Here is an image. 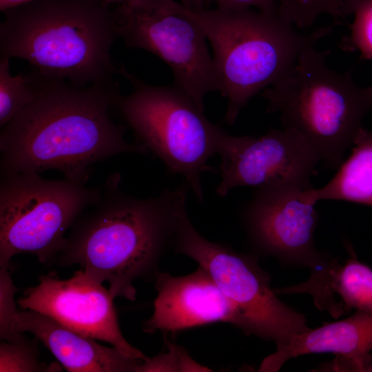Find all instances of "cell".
<instances>
[{
  "label": "cell",
  "instance_id": "5b68a950",
  "mask_svg": "<svg viewBox=\"0 0 372 372\" xmlns=\"http://www.w3.org/2000/svg\"><path fill=\"white\" fill-rule=\"evenodd\" d=\"M305 46L293 66L260 92L267 111L278 113L283 127L300 134L330 167H340L364 115L372 109V87L357 85L351 71L326 63L329 51Z\"/></svg>",
  "mask_w": 372,
  "mask_h": 372
},
{
  "label": "cell",
  "instance_id": "ba28073f",
  "mask_svg": "<svg viewBox=\"0 0 372 372\" xmlns=\"http://www.w3.org/2000/svg\"><path fill=\"white\" fill-rule=\"evenodd\" d=\"M172 247L209 273L240 311L247 334L273 341L280 349L310 329L302 313L277 298L270 276L260 267L256 256L236 252L203 238L192 225L187 209L178 217Z\"/></svg>",
  "mask_w": 372,
  "mask_h": 372
},
{
  "label": "cell",
  "instance_id": "8992f818",
  "mask_svg": "<svg viewBox=\"0 0 372 372\" xmlns=\"http://www.w3.org/2000/svg\"><path fill=\"white\" fill-rule=\"evenodd\" d=\"M119 74L132 85L116 108L138 138L167 169L184 177L199 202L203 200L200 175L213 171L209 158L218 154L225 134L211 123L194 101L175 85H152L128 72Z\"/></svg>",
  "mask_w": 372,
  "mask_h": 372
},
{
  "label": "cell",
  "instance_id": "7a4b0ae2",
  "mask_svg": "<svg viewBox=\"0 0 372 372\" xmlns=\"http://www.w3.org/2000/svg\"><path fill=\"white\" fill-rule=\"evenodd\" d=\"M110 176L98 198L76 218L52 263L78 265L91 279L107 281L115 298L134 301L138 278H154L158 261L172 246L177 221L186 209L189 185L141 199L119 189Z\"/></svg>",
  "mask_w": 372,
  "mask_h": 372
},
{
  "label": "cell",
  "instance_id": "7c38bea8",
  "mask_svg": "<svg viewBox=\"0 0 372 372\" xmlns=\"http://www.w3.org/2000/svg\"><path fill=\"white\" fill-rule=\"evenodd\" d=\"M114 298L109 289L80 269L68 280L52 273L40 276L39 284L26 289L17 303L23 309L34 310L82 335L108 342L130 358L147 359L122 334Z\"/></svg>",
  "mask_w": 372,
  "mask_h": 372
},
{
  "label": "cell",
  "instance_id": "5bb4252c",
  "mask_svg": "<svg viewBox=\"0 0 372 372\" xmlns=\"http://www.w3.org/2000/svg\"><path fill=\"white\" fill-rule=\"evenodd\" d=\"M337 355L333 369L372 371V312L350 317L298 335L262 361L259 371H278L291 358L310 353Z\"/></svg>",
  "mask_w": 372,
  "mask_h": 372
},
{
  "label": "cell",
  "instance_id": "603a6c76",
  "mask_svg": "<svg viewBox=\"0 0 372 372\" xmlns=\"http://www.w3.org/2000/svg\"><path fill=\"white\" fill-rule=\"evenodd\" d=\"M204 6L215 3L216 8L222 10H240L254 7L258 10L276 13L278 12L276 0H202Z\"/></svg>",
  "mask_w": 372,
  "mask_h": 372
},
{
  "label": "cell",
  "instance_id": "7402d4cb",
  "mask_svg": "<svg viewBox=\"0 0 372 372\" xmlns=\"http://www.w3.org/2000/svg\"><path fill=\"white\" fill-rule=\"evenodd\" d=\"M168 352L154 358H147L136 368V372L181 371L182 353L184 348L169 341L165 337Z\"/></svg>",
  "mask_w": 372,
  "mask_h": 372
},
{
  "label": "cell",
  "instance_id": "44dd1931",
  "mask_svg": "<svg viewBox=\"0 0 372 372\" xmlns=\"http://www.w3.org/2000/svg\"><path fill=\"white\" fill-rule=\"evenodd\" d=\"M16 287L12 280L8 267L0 269V338L1 341L20 342L27 340L15 329V320L19 312L14 302Z\"/></svg>",
  "mask_w": 372,
  "mask_h": 372
},
{
  "label": "cell",
  "instance_id": "6da1fadb",
  "mask_svg": "<svg viewBox=\"0 0 372 372\" xmlns=\"http://www.w3.org/2000/svg\"><path fill=\"white\" fill-rule=\"evenodd\" d=\"M37 74V96L2 127L1 176L56 169L85 185L94 163L148 153L143 144L127 143L126 127L110 117L121 96L115 81L79 87Z\"/></svg>",
  "mask_w": 372,
  "mask_h": 372
},
{
  "label": "cell",
  "instance_id": "8fae6325",
  "mask_svg": "<svg viewBox=\"0 0 372 372\" xmlns=\"http://www.w3.org/2000/svg\"><path fill=\"white\" fill-rule=\"evenodd\" d=\"M307 189L299 186L258 189L244 208L243 219L258 252L313 270L329 259L314 246L318 213L314 205L301 198Z\"/></svg>",
  "mask_w": 372,
  "mask_h": 372
},
{
  "label": "cell",
  "instance_id": "ffe728a7",
  "mask_svg": "<svg viewBox=\"0 0 372 372\" xmlns=\"http://www.w3.org/2000/svg\"><path fill=\"white\" fill-rule=\"evenodd\" d=\"M353 14L350 34L342 40L341 48L358 50L362 57L372 60V0H360Z\"/></svg>",
  "mask_w": 372,
  "mask_h": 372
},
{
  "label": "cell",
  "instance_id": "d6986e66",
  "mask_svg": "<svg viewBox=\"0 0 372 372\" xmlns=\"http://www.w3.org/2000/svg\"><path fill=\"white\" fill-rule=\"evenodd\" d=\"M57 363L49 365L39 360L35 340L4 342L0 345V372L61 371Z\"/></svg>",
  "mask_w": 372,
  "mask_h": 372
},
{
  "label": "cell",
  "instance_id": "3957f363",
  "mask_svg": "<svg viewBox=\"0 0 372 372\" xmlns=\"http://www.w3.org/2000/svg\"><path fill=\"white\" fill-rule=\"evenodd\" d=\"M3 14L1 56L79 87L114 82L119 74L111 57L119 37L114 13L102 0H35Z\"/></svg>",
  "mask_w": 372,
  "mask_h": 372
},
{
  "label": "cell",
  "instance_id": "2e32d148",
  "mask_svg": "<svg viewBox=\"0 0 372 372\" xmlns=\"http://www.w3.org/2000/svg\"><path fill=\"white\" fill-rule=\"evenodd\" d=\"M351 147L350 156L327 185L302 192L304 202L342 200L372 206V132L362 127Z\"/></svg>",
  "mask_w": 372,
  "mask_h": 372
},
{
  "label": "cell",
  "instance_id": "9c48e42d",
  "mask_svg": "<svg viewBox=\"0 0 372 372\" xmlns=\"http://www.w3.org/2000/svg\"><path fill=\"white\" fill-rule=\"evenodd\" d=\"M119 37L127 47L154 54L171 69L174 85L204 111V99L218 91L207 38L174 0H130L114 10Z\"/></svg>",
  "mask_w": 372,
  "mask_h": 372
},
{
  "label": "cell",
  "instance_id": "9a60e30c",
  "mask_svg": "<svg viewBox=\"0 0 372 372\" xmlns=\"http://www.w3.org/2000/svg\"><path fill=\"white\" fill-rule=\"evenodd\" d=\"M14 325L19 332L32 333L70 372H136L144 360L102 345L34 310L19 311Z\"/></svg>",
  "mask_w": 372,
  "mask_h": 372
},
{
  "label": "cell",
  "instance_id": "52a82bcc",
  "mask_svg": "<svg viewBox=\"0 0 372 372\" xmlns=\"http://www.w3.org/2000/svg\"><path fill=\"white\" fill-rule=\"evenodd\" d=\"M101 187H87L67 178L49 180L38 173L1 176L0 267L23 253L52 263L67 231L99 196Z\"/></svg>",
  "mask_w": 372,
  "mask_h": 372
},
{
  "label": "cell",
  "instance_id": "4fadbf2b",
  "mask_svg": "<svg viewBox=\"0 0 372 372\" xmlns=\"http://www.w3.org/2000/svg\"><path fill=\"white\" fill-rule=\"evenodd\" d=\"M154 280L157 296L154 313L143 324L144 332L175 335L218 322L232 324L247 332L238 309L203 267L199 266L194 272L183 276L158 272Z\"/></svg>",
  "mask_w": 372,
  "mask_h": 372
},
{
  "label": "cell",
  "instance_id": "ac0fdd59",
  "mask_svg": "<svg viewBox=\"0 0 372 372\" xmlns=\"http://www.w3.org/2000/svg\"><path fill=\"white\" fill-rule=\"evenodd\" d=\"M360 0H276L280 14L298 28L312 25L323 14L335 20L353 14Z\"/></svg>",
  "mask_w": 372,
  "mask_h": 372
},
{
  "label": "cell",
  "instance_id": "cb8c5ba5",
  "mask_svg": "<svg viewBox=\"0 0 372 372\" xmlns=\"http://www.w3.org/2000/svg\"><path fill=\"white\" fill-rule=\"evenodd\" d=\"M35 0H0V10L3 13L12 8L29 3Z\"/></svg>",
  "mask_w": 372,
  "mask_h": 372
},
{
  "label": "cell",
  "instance_id": "30bf717a",
  "mask_svg": "<svg viewBox=\"0 0 372 372\" xmlns=\"http://www.w3.org/2000/svg\"><path fill=\"white\" fill-rule=\"evenodd\" d=\"M218 154L221 158V180L216 188L220 196L244 186L310 189V178L320 161L300 134L285 127L272 128L257 138L225 133Z\"/></svg>",
  "mask_w": 372,
  "mask_h": 372
},
{
  "label": "cell",
  "instance_id": "e0dca14e",
  "mask_svg": "<svg viewBox=\"0 0 372 372\" xmlns=\"http://www.w3.org/2000/svg\"><path fill=\"white\" fill-rule=\"evenodd\" d=\"M10 59L0 58V127L9 123L37 96L39 90L37 74L12 76Z\"/></svg>",
  "mask_w": 372,
  "mask_h": 372
},
{
  "label": "cell",
  "instance_id": "277c9868",
  "mask_svg": "<svg viewBox=\"0 0 372 372\" xmlns=\"http://www.w3.org/2000/svg\"><path fill=\"white\" fill-rule=\"evenodd\" d=\"M183 5L211 46L218 91L227 100L228 125L253 96L289 71L305 46L332 30L322 27L302 34L279 12Z\"/></svg>",
  "mask_w": 372,
  "mask_h": 372
},
{
  "label": "cell",
  "instance_id": "d4e9b609",
  "mask_svg": "<svg viewBox=\"0 0 372 372\" xmlns=\"http://www.w3.org/2000/svg\"><path fill=\"white\" fill-rule=\"evenodd\" d=\"M102 1L105 4L110 6L111 3H118L119 4V3L130 1V0H102ZM181 1H182L183 3H184L185 5H187V6L196 7V8L205 7L204 3H203L202 0H181Z\"/></svg>",
  "mask_w": 372,
  "mask_h": 372
}]
</instances>
